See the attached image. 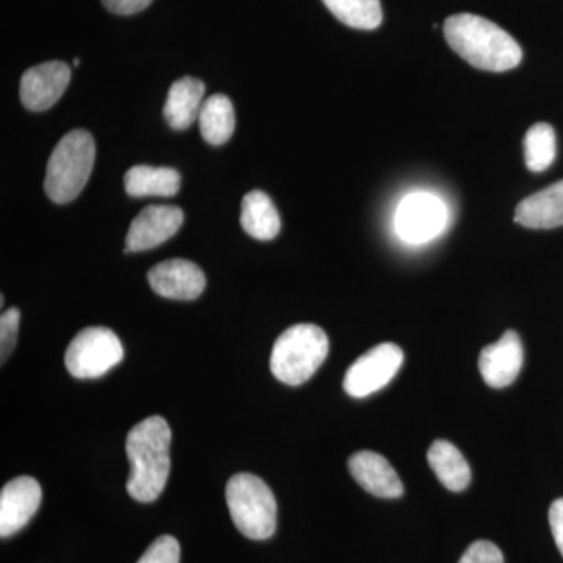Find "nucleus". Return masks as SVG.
<instances>
[{
	"instance_id": "1",
	"label": "nucleus",
	"mask_w": 563,
	"mask_h": 563,
	"mask_svg": "<svg viewBox=\"0 0 563 563\" xmlns=\"http://www.w3.org/2000/svg\"><path fill=\"white\" fill-rule=\"evenodd\" d=\"M444 38L455 54L477 69L504 73L523 60L520 44L495 22L461 13L444 21Z\"/></svg>"
},
{
	"instance_id": "2",
	"label": "nucleus",
	"mask_w": 563,
	"mask_h": 563,
	"mask_svg": "<svg viewBox=\"0 0 563 563\" xmlns=\"http://www.w3.org/2000/svg\"><path fill=\"white\" fill-rule=\"evenodd\" d=\"M172 429L162 417H150L129 432L125 451L131 462L128 492L135 501L152 503L162 495L172 470Z\"/></svg>"
},
{
	"instance_id": "3",
	"label": "nucleus",
	"mask_w": 563,
	"mask_h": 563,
	"mask_svg": "<svg viewBox=\"0 0 563 563\" xmlns=\"http://www.w3.org/2000/svg\"><path fill=\"white\" fill-rule=\"evenodd\" d=\"M96 144L91 133H66L47 162L44 190L55 203H68L87 187L95 168Z\"/></svg>"
},
{
	"instance_id": "4",
	"label": "nucleus",
	"mask_w": 563,
	"mask_h": 563,
	"mask_svg": "<svg viewBox=\"0 0 563 563\" xmlns=\"http://www.w3.org/2000/svg\"><path fill=\"white\" fill-rule=\"evenodd\" d=\"M329 354V339L320 325L295 324L274 343L272 372L280 383L298 387L320 369Z\"/></svg>"
},
{
	"instance_id": "5",
	"label": "nucleus",
	"mask_w": 563,
	"mask_h": 563,
	"mask_svg": "<svg viewBox=\"0 0 563 563\" xmlns=\"http://www.w3.org/2000/svg\"><path fill=\"white\" fill-rule=\"evenodd\" d=\"M225 499L233 523L247 539L266 540L276 532V498L261 477L235 474L225 487Z\"/></svg>"
},
{
	"instance_id": "6",
	"label": "nucleus",
	"mask_w": 563,
	"mask_h": 563,
	"mask_svg": "<svg viewBox=\"0 0 563 563\" xmlns=\"http://www.w3.org/2000/svg\"><path fill=\"white\" fill-rule=\"evenodd\" d=\"M124 358L120 336L101 325L84 329L66 350V369L76 379H98Z\"/></svg>"
},
{
	"instance_id": "7",
	"label": "nucleus",
	"mask_w": 563,
	"mask_h": 563,
	"mask_svg": "<svg viewBox=\"0 0 563 563\" xmlns=\"http://www.w3.org/2000/svg\"><path fill=\"white\" fill-rule=\"evenodd\" d=\"M448 224V209L442 199L428 191L410 192L395 213V231L402 242L422 244L437 239Z\"/></svg>"
},
{
	"instance_id": "8",
	"label": "nucleus",
	"mask_w": 563,
	"mask_h": 563,
	"mask_svg": "<svg viewBox=\"0 0 563 563\" xmlns=\"http://www.w3.org/2000/svg\"><path fill=\"white\" fill-rule=\"evenodd\" d=\"M402 362L404 352L398 344H377L352 363L344 376V391L358 399L379 391L390 384L401 368Z\"/></svg>"
},
{
	"instance_id": "9",
	"label": "nucleus",
	"mask_w": 563,
	"mask_h": 563,
	"mask_svg": "<svg viewBox=\"0 0 563 563\" xmlns=\"http://www.w3.org/2000/svg\"><path fill=\"white\" fill-rule=\"evenodd\" d=\"M70 68L65 62H46L22 74L20 95L22 106L31 111L52 109L68 88Z\"/></svg>"
},
{
	"instance_id": "10",
	"label": "nucleus",
	"mask_w": 563,
	"mask_h": 563,
	"mask_svg": "<svg viewBox=\"0 0 563 563\" xmlns=\"http://www.w3.org/2000/svg\"><path fill=\"white\" fill-rule=\"evenodd\" d=\"M184 224V211L174 206H150L140 211L125 236V252L154 250L173 239Z\"/></svg>"
},
{
	"instance_id": "11",
	"label": "nucleus",
	"mask_w": 563,
	"mask_h": 563,
	"mask_svg": "<svg viewBox=\"0 0 563 563\" xmlns=\"http://www.w3.org/2000/svg\"><path fill=\"white\" fill-rule=\"evenodd\" d=\"M152 290L174 301H192L206 290V274L196 263L173 258L158 263L147 274Z\"/></svg>"
},
{
	"instance_id": "12",
	"label": "nucleus",
	"mask_w": 563,
	"mask_h": 563,
	"mask_svg": "<svg viewBox=\"0 0 563 563\" xmlns=\"http://www.w3.org/2000/svg\"><path fill=\"white\" fill-rule=\"evenodd\" d=\"M43 490L38 481L20 476L10 481L0 492V537L20 532L40 509Z\"/></svg>"
},
{
	"instance_id": "13",
	"label": "nucleus",
	"mask_w": 563,
	"mask_h": 563,
	"mask_svg": "<svg viewBox=\"0 0 563 563\" xmlns=\"http://www.w3.org/2000/svg\"><path fill=\"white\" fill-rule=\"evenodd\" d=\"M525 352L520 335L504 333L499 342L484 347L479 357V372L492 388L509 387L523 368Z\"/></svg>"
},
{
	"instance_id": "14",
	"label": "nucleus",
	"mask_w": 563,
	"mask_h": 563,
	"mask_svg": "<svg viewBox=\"0 0 563 563\" xmlns=\"http://www.w3.org/2000/svg\"><path fill=\"white\" fill-rule=\"evenodd\" d=\"M347 466L355 483L377 498L395 499L402 496L401 479L384 455L374 451H358L351 455Z\"/></svg>"
},
{
	"instance_id": "15",
	"label": "nucleus",
	"mask_w": 563,
	"mask_h": 563,
	"mask_svg": "<svg viewBox=\"0 0 563 563\" xmlns=\"http://www.w3.org/2000/svg\"><path fill=\"white\" fill-rule=\"evenodd\" d=\"M515 222L528 229H555L563 225V180L529 196L518 203Z\"/></svg>"
},
{
	"instance_id": "16",
	"label": "nucleus",
	"mask_w": 563,
	"mask_h": 563,
	"mask_svg": "<svg viewBox=\"0 0 563 563\" xmlns=\"http://www.w3.org/2000/svg\"><path fill=\"white\" fill-rule=\"evenodd\" d=\"M203 92H206V85L196 77L187 76L174 81L163 110L166 121L173 129L184 131L198 120L199 111L206 101Z\"/></svg>"
},
{
	"instance_id": "17",
	"label": "nucleus",
	"mask_w": 563,
	"mask_h": 563,
	"mask_svg": "<svg viewBox=\"0 0 563 563\" xmlns=\"http://www.w3.org/2000/svg\"><path fill=\"white\" fill-rule=\"evenodd\" d=\"M243 231L252 239L269 242L279 235L282 222L279 211L266 192L254 190L247 192L242 202Z\"/></svg>"
},
{
	"instance_id": "18",
	"label": "nucleus",
	"mask_w": 563,
	"mask_h": 563,
	"mask_svg": "<svg viewBox=\"0 0 563 563\" xmlns=\"http://www.w3.org/2000/svg\"><path fill=\"white\" fill-rule=\"evenodd\" d=\"M124 187L132 198H172L180 190V174L165 166H133L125 173Z\"/></svg>"
},
{
	"instance_id": "19",
	"label": "nucleus",
	"mask_w": 563,
	"mask_h": 563,
	"mask_svg": "<svg viewBox=\"0 0 563 563\" xmlns=\"http://www.w3.org/2000/svg\"><path fill=\"white\" fill-rule=\"evenodd\" d=\"M429 465L451 492H463L472 483V468L461 451L446 440H437L428 451Z\"/></svg>"
},
{
	"instance_id": "20",
	"label": "nucleus",
	"mask_w": 563,
	"mask_h": 563,
	"mask_svg": "<svg viewBox=\"0 0 563 563\" xmlns=\"http://www.w3.org/2000/svg\"><path fill=\"white\" fill-rule=\"evenodd\" d=\"M198 121L202 139L211 146L228 143L235 132V111L231 99L224 95L210 96L202 103Z\"/></svg>"
},
{
	"instance_id": "21",
	"label": "nucleus",
	"mask_w": 563,
	"mask_h": 563,
	"mask_svg": "<svg viewBox=\"0 0 563 563\" xmlns=\"http://www.w3.org/2000/svg\"><path fill=\"white\" fill-rule=\"evenodd\" d=\"M343 24L358 31H374L383 22L380 0H322Z\"/></svg>"
},
{
	"instance_id": "22",
	"label": "nucleus",
	"mask_w": 563,
	"mask_h": 563,
	"mask_svg": "<svg viewBox=\"0 0 563 563\" xmlns=\"http://www.w3.org/2000/svg\"><path fill=\"white\" fill-rule=\"evenodd\" d=\"M558 144L555 132L547 122H537L525 136V161L529 172L543 173L553 165Z\"/></svg>"
},
{
	"instance_id": "23",
	"label": "nucleus",
	"mask_w": 563,
	"mask_h": 563,
	"mask_svg": "<svg viewBox=\"0 0 563 563\" xmlns=\"http://www.w3.org/2000/svg\"><path fill=\"white\" fill-rule=\"evenodd\" d=\"M180 544L172 536H162L147 548L136 563H179Z\"/></svg>"
},
{
	"instance_id": "24",
	"label": "nucleus",
	"mask_w": 563,
	"mask_h": 563,
	"mask_svg": "<svg viewBox=\"0 0 563 563\" xmlns=\"http://www.w3.org/2000/svg\"><path fill=\"white\" fill-rule=\"evenodd\" d=\"M21 312L16 307H11L0 317V354L2 363L10 357L16 346L18 332H20Z\"/></svg>"
},
{
	"instance_id": "25",
	"label": "nucleus",
	"mask_w": 563,
	"mask_h": 563,
	"mask_svg": "<svg viewBox=\"0 0 563 563\" xmlns=\"http://www.w3.org/2000/svg\"><path fill=\"white\" fill-rule=\"evenodd\" d=\"M459 563H504V555L495 543L477 540L470 544Z\"/></svg>"
},
{
	"instance_id": "26",
	"label": "nucleus",
	"mask_w": 563,
	"mask_h": 563,
	"mask_svg": "<svg viewBox=\"0 0 563 563\" xmlns=\"http://www.w3.org/2000/svg\"><path fill=\"white\" fill-rule=\"evenodd\" d=\"M102 3L111 13L129 16V14L140 13L147 9L152 0H102Z\"/></svg>"
},
{
	"instance_id": "27",
	"label": "nucleus",
	"mask_w": 563,
	"mask_h": 563,
	"mask_svg": "<svg viewBox=\"0 0 563 563\" xmlns=\"http://www.w3.org/2000/svg\"><path fill=\"white\" fill-rule=\"evenodd\" d=\"M550 526L555 544H558L559 551H561L563 555V498L555 499V501L551 504Z\"/></svg>"
},
{
	"instance_id": "28",
	"label": "nucleus",
	"mask_w": 563,
	"mask_h": 563,
	"mask_svg": "<svg viewBox=\"0 0 563 563\" xmlns=\"http://www.w3.org/2000/svg\"><path fill=\"white\" fill-rule=\"evenodd\" d=\"M79 65H80L79 58H74V66H79Z\"/></svg>"
}]
</instances>
